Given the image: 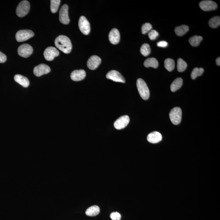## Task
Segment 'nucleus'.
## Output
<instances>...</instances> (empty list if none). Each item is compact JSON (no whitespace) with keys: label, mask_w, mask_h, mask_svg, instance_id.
<instances>
[{"label":"nucleus","mask_w":220,"mask_h":220,"mask_svg":"<svg viewBox=\"0 0 220 220\" xmlns=\"http://www.w3.org/2000/svg\"><path fill=\"white\" fill-rule=\"evenodd\" d=\"M56 47L65 54L70 53L72 50L71 41L68 37L64 35H60L55 39Z\"/></svg>","instance_id":"obj_1"},{"label":"nucleus","mask_w":220,"mask_h":220,"mask_svg":"<svg viewBox=\"0 0 220 220\" xmlns=\"http://www.w3.org/2000/svg\"><path fill=\"white\" fill-rule=\"evenodd\" d=\"M137 86L140 96L144 100H147L150 97V91L147 84L141 78H139L137 81Z\"/></svg>","instance_id":"obj_2"},{"label":"nucleus","mask_w":220,"mask_h":220,"mask_svg":"<svg viewBox=\"0 0 220 220\" xmlns=\"http://www.w3.org/2000/svg\"><path fill=\"white\" fill-rule=\"evenodd\" d=\"M30 4L27 1L20 2L17 7L16 13L19 17H23L27 15L30 10Z\"/></svg>","instance_id":"obj_3"},{"label":"nucleus","mask_w":220,"mask_h":220,"mask_svg":"<svg viewBox=\"0 0 220 220\" xmlns=\"http://www.w3.org/2000/svg\"><path fill=\"white\" fill-rule=\"evenodd\" d=\"M170 118L174 125L179 124L182 118V111L179 107H176L171 110L169 114Z\"/></svg>","instance_id":"obj_4"},{"label":"nucleus","mask_w":220,"mask_h":220,"mask_svg":"<svg viewBox=\"0 0 220 220\" xmlns=\"http://www.w3.org/2000/svg\"><path fill=\"white\" fill-rule=\"evenodd\" d=\"M34 36V33L32 30L28 29L21 30L19 31L16 33V38L18 42H24L30 39Z\"/></svg>","instance_id":"obj_5"},{"label":"nucleus","mask_w":220,"mask_h":220,"mask_svg":"<svg viewBox=\"0 0 220 220\" xmlns=\"http://www.w3.org/2000/svg\"><path fill=\"white\" fill-rule=\"evenodd\" d=\"M33 49L32 46L28 44H24L19 46L18 53L19 56L24 58H28L32 54Z\"/></svg>","instance_id":"obj_6"},{"label":"nucleus","mask_w":220,"mask_h":220,"mask_svg":"<svg viewBox=\"0 0 220 220\" xmlns=\"http://www.w3.org/2000/svg\"><path fill=\"white\" fill-rule=\"evenodd\" d=\"M78 26L80 31L83 34L86 35L89 34L90 32V24L85 17H80L78 22Z\"/></svg>","instance_id":"obj_7"},{"label":"nucleus","mask_w":220,"mask_h":220,"mask_svg":"<svg viewBox=\"0 0 220 220\" xmlns=\"http://www.w3.org/2000/svg\"><path fill=\"white\" fill-rule=\"evenodd\" d=\"M68 6L66 4L64 5L61 7L59 12V20L62 24H67L70 22L68 15Z\"/></svg>","instance_id":"obj_8"},{"label":"nucleus","mask_w":220,"mask_h":220,"mask_svg":"<svg viewBox=\"0 0 220 220\" xmlns=\"http://www.w3.org/2000/svg\"><path fill=\"white\" fill-rule=\"evenodd\" d=\"M59 55V51L55 47H47L44 52L45 59L48 61H52Z\"/></svg>","instance_id":"obj_9"},{"label":"nucleus","mask_w":220,"mask_h":220,"mask_svg":"<svg viewBox=\"0 0 220 220\" xmlns=\"http://www.w3.org/2000/svg\"><path fill=\"white\" fill-rule=\"evenodd\" d=\"M129 121V118L128 115L122 116L114 122V128L118 130L123 129L128 125Z\"/></svg>","instance_id":"obj_10"},{"label":"nucleus","mask_w":220,"mask_h":220,"mask_svg":"<svg viewBox=\"0 0 220 220\" xmlns=\"http://www.w3.org/2000/svg\"><path fill=\"white\" fill-rule=\"evenodd\" d=\"M106 78L114 82L125 83V80L120 73L115 70H112L107 73Z\"/></svg>","instance_id":"obj_11"},{"label":"nucleus","mask_w":220,"mask_h":220,"mask_svg":"<svg viewBox=\"0 0 220 220\" xmlns=\"http://www.w3.org/2000/svg\"><path fill=\"white\" fill-rule=\"evenodd\" d=\"M51 71L48 65L41 64L37 66L33 69V73L36 76L40 77L44 74H47Z\"/></svg>","instance_id":"obj_12"},{"label":"nucleus","mask_w":220,"mask_h":220,"mask_svg":"<svg viewBox=\"0 0 220 220\" xmlns=\"http://www.w3.org/2000/svg\"><path fill=\"white\" fill-rule=\"evenodd\" d=\"M199 6L204 11H210L217 8V4L212 1H203L199 3Z\"/></svg>","instance_id":"obj_13"},{"label":"nucleus","mask_w":220,"mask_h":220,"mask_svg":"<svg viewBox=\"0 0 220 220\" xmlns=\"http://www.w3.org/2000/svg\"><path fill=\"white\" fill-rule=\"evenodd\" d=\"M101 63V59L97 56H93L88 59L87 63L88 68L91 70L97 69Z\"/></svg>","instance_id":"obj_14"},{"label":"nucleus","mask_w":220,"mask_h":220,"mask_svg":"<svg viewBox=\"0 0 220 220\" xmlns=\"http://www.w3.org/2000/svg\"><path fill=\"white\" fill-rule=\"evenodd\" d=\"M120 33L118 29L114 28L112 29L109 33V40L110 43L113 45H116L119 43L120 41Z\"/></svg>","instance_id":"obj_15"},{"label":"nucleus","mask_w":220,"mask_h":220,"mask_svg":"<svg viewBox=\"0 0 220 220\" xmlns=\"http://www.w3.org/2000/svg\"><path fill=\"white\" fill-rule=\"evenodd\" d=\"M86 75V72L84 70L82 69L76 70L71 73V78L74 81H79L84 79Z\"/></svg>","instance_id":"obj_16"},{"label":"nucleus","mask_w":220,"mask_h":220,"mask_svg":"<svg viewBox=\"0 0 220 220\" xmlns=\"http://www.w3.org/2000/svg\"><path fill=\"white\" fill-rule=\"evenodd\" d=\"M147 139L149 142L152 144H156L161 141L162 137L160 132L155 131L149 134Z\"/></svg>","instance_id":"obj_17"},{"label":"nucleus","mask_w":220,"mask_h":220,"mask_svg":"<svg viewBox=\"0 0 220 220\" xmlns=\"http://www.w3.org/2000/svg\"><path fill=\"white\" fill-rule=\"evenodd\" d=\"M14 79L15 81L21 85L23 87L26 88L29 87V80L26 77L24 76L21 75L17 74L15 76Z\"/></svg>","instance_id":"obj_18"},{"label":"nucleus","mask_w":220,"mask_h":220,"mask_svg":"<svg viewBox=\"0 0 220 220\" xmlns=\"http://www.w3.org/2000/svg\"><path fill=\"white\" fill-rule=\"evenodd\" d=\"M146 68L153 67L156 69L159 66V63L155 58H150L146 59L144 63Z\"/></svg>","instance_id":"obj_19"},{"label":"nucleus","mask_w":220,"mask_h":220,"mask_svg":"<svg viewBox=\"0 0 220 220\" xmlns=\"http://www.w3.org/2000/svg\"><path fill=\"white\" fill-rule=\"evenodd\" d=\"M100 212V208L97 205H93L89 207L86 210V214L89 217H94L97 216Z\"/></svg>","instance_id":"obj_20"},{"label":"nucleus","mask_w":220,"mask_h":220,"mask_svg":"<svg viewBox=\"0 0 220 220\" xmlns=\"http://www.w3.org/2000/svg\"><path fill=\"white\" fill-rule=\"evenodd\" d=\"M183 83V80L182 78H177L175 80L170 86L171 91L172 92H174L179 89L182 87Z\"/></svg>","instance_id":"obj_21"},{"label":"nucleus","mask_w":220,"mask_h":220,"mask_svg":"<svg viewBox=\"0 0 220 220\" xmlns=\"http://www.w3.org/2000/svg\"><path fill=\"white\" fill-rule=\"evenodd\" d=\"M189 27L186 25H182L176 27L175 29V32L177 36L181 37L184 35L188 31Z\"/></svg>","instance_id":"obj_22"},{"label":"nucleus","mask_w":220,"mask_h":220,"mask_svg":"<svg viewBox=\"0 0 220 220\" xmlns=\"http://www.w3.org/2000/svg\"><path fill=\"white\" fill-rule=\"evenodd\" d=\"M203 40V37L199 36H195L191 37L189 40V42L192 46L197 47L200 42Z\"/></svg>","instance_id":"obj_23"},{"label":"nucleus","mask_w":220,"mask_h":220,"mask_svg":"<svg viewBox=\"0 0 220 220\" xmlns=\"http://www.w3.org/2000/svg\"><path fill=\"white\" fill-rule=\"evenodd\" d=\"M164 66L168 71H172L175 67V62L173 59L167 58L164 61Z\"/></svg>","instance_id":"obj_24"},{"label":"nucleus","mask_w":220,"mask_h":220,"mask_svg":"<svg viewBox=\"0 0 220 220\" xmlns=\"http://www.w3.org/2000/svg\"><path fill=\"white\" fill-rule=\"evenodd\" d=\"M220 24V16H217L211 18L209 21V27L212 28H216Z\"/></svg>","instance_id":"obj_25"},{"label":"nucleus","mask_w":220,"mask_h":220,"mask_svg":"<svg viewBox=\"0 0 220 220\" xmlns=\"http://www.w3.org/2000/svg\"><path fill=\"white\" fill-rule=\"evenodd\" d=\"M187 67V63L183 60L182 59L179 58L177 60V70L179 72H182L186 70Z\"/></svg>","instance_id":"obj_26"},{"label":"nucleus","mask_w":220,"mask_h":220,"mask_svg":"<svg viewBox=\"0 0 220 220\" xmlns=\"http://www.w3.org/2000/svg\"><path fill=\"white\" fill-rule=\"evenodd\" d=\"M204 69L202 68L196 67L194 68L191 73L192 79L195 80L197 77L201 75L204 73Z\"/></svg>","instance_id":"obj_27"},{"label":"nucleus","mask_w":220,"mask_h":220,"mask_svg":"<svg viewBox=\"0 0 220 220\" xmlns=\"http://www.w3.org/2000/svg\"><path fill=\"white\" fill-rule=\"evenodd\" d=\"M140 52L141 54L145 56H147L150 54L151 52L150 46L147 43L144 44L140 49Z\"/></svg>","instance_id":"obj_28"},{"label":"nucleus","mask_w":220,"mask_h":220,"mask_svg":"<svg viewBox=\"0 0 220 220\" xmlns=\"http://www.w3.org/2000/svg\"><path fill=\"white\" fill-rule=\"evenodd\" d=\"M60 0H51V11L53 13H55L57 12L60 6Z\"/></svg>","instance_id":"obj_29"},{"label":"nucleus","mask_w":220,"mask_h":220,"mask_svg":"<svg viewBox=\"0 0 220 220\" xmlns=\"http://www.w3.org/2000/svg\"><path fill=\"white\" fill-rule=\"evenodd\" d=\"M152 29V26L149 23H146L142 25L141 28V32L143 34H146Z\"/></svg>","instance_id":"obj_30"},{"label":"nucleus","mask_w":220,"mask_h":220,"mask_svg":"<svg viewBox=\"0 0 220 220\" xmlns=\"http://www.w3.org/2000/svg\"><path fill=\"white\" fill-rule=\"evenodd\" d=\"M148 35L151 40H155L159 36V33L155 30H152L149 32Z\"/></svg>","instance_id":"obj_31"},{"label":"nucleus","mask_w":220,"mask_h":220,"mask_svg":"<svg viewBox=\"0 0 220 220\" xmlns=\"http://www.w3.org/2000/svg\"><path fill=\"white\" fill-rule=\"evenodd\" d=\"M110 218L112 220H120L121 218V215L119 212H113L110 214Z\"/></svg>","instance_id":"obj_32"},{"label":"nucleus","mask_w":220,"mask_h":220,"mask_svg":"<svg viewBox=\"0 0 220 220\" xmlns=\"http://www.w3.org/2000/svg\"><path fill=\"white\" fill-rule=\"evenodd\" d=\"M6 60H7V56L3 53L0 51V63H2L6 62Z\"/></svg>","instance_id":"obj_33"},{"label":"nucleus","mask_w":220,"mask_h":220,"mask_svg":"<svg viewBox=\"0 0 220 220\" xmlns=\"http://www.w3.org/2000/svg\"><path fill=\"white\" fill-rule=\"evenodd\" d=\"M168 42H166L165 41H161L160 42H159L157 43V46L158 47H167L168 46Z\"/></svg>","instance_id":"obj_34"},{"label":"nucleus","mask_w":220,"mask_h":220,"mask_svg":"<svg viewBox=\"0 0 220 220\" xmlns=\"http://www.w3.org/2000/svg\"><path fill=\"white\" fill-rule=\"evenodd\" d=\"M216 63L217 65L218 66H220V57L217 58V59H216Z\"/></svg>","instance_id":"obj_35"}]
</instances>
